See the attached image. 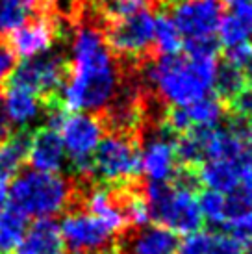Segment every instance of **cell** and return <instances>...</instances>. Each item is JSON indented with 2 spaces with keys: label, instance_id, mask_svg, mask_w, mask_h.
I'll list each match as a JSON object with an SVG mask.
<instances>
[{
  "label": "cell",
  "instance_id": "13",
  "mask_svg": "<svg viewBox=\"0 0 252 254\" xmlns=\"http://www.w3.org/2000/svg\"><path fill=\"white\" fill-rule=\"evenodd\" d=\"M224 104L217 95H206L184 108H171L165 113V125L173 135H182L189 130H211L221 125Z\"/></svg>",
  "mask_w": 252,
  "mask_h": 254
},
{
  "label": "cell",
  "instance_id": "43",
  "mask_svg": "<svg viewBox=\"0 0 252 254\" xmlns=\"http://www.w3.org/2000/svg\"><path fill=\"white\" fill-rule=\"evenodd\" d=\"M245 254H252V247H249V251H245Z\"/></svg>",
  "mask_w": 252,
  "mask_h": 254
},
{
  "label": "cell",
  "instance_id": "10",
  "mask_svg": "<svg viewBox=\"0 0 252 254\" xmlns=\"http://www.w3.org/2000/svg\"><path fill=\"white\" fill-rule=\"evenodd\" d=\"M65 249L74 254H98L110 247L113 234L85 210L69 212L60 223Z\"/></svg>",
  "mask_w": 252,
  "mask_h": 254
},
{
  "label": "cell",
  "instance_id": "4",
  "mask_svg": "<svg viewBox=\"0 0 252 254\" xmlns=\"http://www.w3.org/2000/svg\"><path fill=\"white\" fill-rule=\"evenodd\" d=\"M72 195L74 190L69 178L28 169L11 180L7 202L26 219H52L69 208Z\"/></svg>",
  "mask_w": 252,
  "mask_h": 254
},
{
  "label": "cell",
  "instance_id": "41",
  "mask_svg": "<svg viewBox=\"0 0 252 254\" xmlns=\"http://www.w3.org/2000/svg\"><path fill=\"white\" fill-rule=\"evenodd\" d=\"M98 254H125L123 253V251H121V249H104V251H100V253Z\"/></svg>",
  "mask_w": 252,
  "mask_h": 254
},
{
  "label": "cell",
  "instance_id": "9",
  "mask_svg": "<svg viewBox=\"0 0 252 254\" xmlns=\"http://www.w3.org/2000/svg\"><path fill=\"white\" fill-rule=\"evenodd\" d=\"M171 9V19L184 41L213 39L224 15L223 0H182Z\"/></svg>",
  "mask_w": 252,
  "mask_h": 254
},
{
  "label": "cell",
  "instance_id": "26",
  "mask_svg": "<svg viewBox=\"0 0 252 254\" xmlns=\"http://www.w3.org/2000/svg\"><path fill=\"white\" fill-rule=\"evenodd\" d=\"M123 195H117L125 213L126 225L133 226V228H141L147 226L150 223V210H148V202L145 193H141L137 190H132L130 186L123 188L121 191Z\"/></svg>",
  "mask_w": 252,
  "mask_h": 254
},
{
  "label": "cell",
  "instance_id": "17",
  "mask_svg": "<svg viewBox=\"0 0 252 254\" xmlns=\"http://www.w3.org/2000/svg\"><path fill=\"white\" fill-rule=\"evenodd\" d=\"M176 234L156 223H148L128 234L121 251L125 254H176Z\"/></svg>",
  "mask_w": 252,
  "mask_h": 254
},
{
  "label": "cell",
  "instance_id": "44",
  "mask_svg": "<svg viewBox=\"0 0 252 254\" xmlns=\"http://www.w3.org/2000/svg\"><path fill=\"white\" fill-rule=\"evenodd\" d=\"M84 2H85V0H84Z\"/></svg>",
  "mask_w": 252,
  "mask_h": 254
},
{
  "label": "cell",
  "instance_id": "36",
  "mask_svg": "<svg viewBox=\"0 0 252 254\" xmlns=\"http://www.w3.org/2000/svg\"><path fill=\"white\" fill-rule=\"evenodd\" d=\"M11 132V123L7 119V113H6V108H4V100L0 97V141H4L7 135Z\"/></svg>",
  "mask_w": 252,
  "mask_h": 254
},
{
  "label": "cell",
  "instance_id": "25",
  "mask_svg": "<svg viewBox=\"0 0 252 254\" xmlns=\"http://www.w3.org/2000/svg\"><path fill=\"white\" fill-rule=\"evenodd\" d=\"M26 217L13 208L0 212V254H13L26 232Z\"/></svg>",
  "mask_w": 252,
  "mask_h": 254
},
{
  "label": "cell",
  "instance_id": "32",
  "mask_svg": "<svg viewBox=\"0 0 252 254\" xmlns=\"http://www.w3.org/2000/svg\"><path fill=\"white\" fill-rule=\"evenodd\" d=\"M230 110L238 119H252V80H249L238 95H234L230 100Z\"/></svg>",
  "mask_w": 252,
  "mask_h": 254
},
{
  "label": "cell",
  "instance_id": "29",
  "mask_svg": "<svg viewBox=\"0 0 252 254\" xmlns=\"http://www.w3.org/2000/svg\"><path fill=\"white\" fill-rule=\"evenodd\" d=\"M85 2H91L93 6L97 7L98 13L110 22L113 19L147 9L154 0H85Z\"/></svg>",
  "mask_w": 252,
  "mask_h": 254
},
{
  "label": "cell",
  "instance_id": "20",
  "mask_svg": "<svg viewBox=\"0 0 252 254\" xmlns=\"http://www.w3.org/2000/svg\"><path fill=\"white\" fill-rule=\"evenodd\" d=\"M84 206L85 212L98 219L113 236L123 234L126 230L128 225H126L125 213L121 208L119 197H117V193L108 190L106 186L93 188L91 191H87V195L84 198Z\"/></svg>",
  "mask_w": 252,
  "mask_h": 254
},
{
  "label": "cell",
  "instance_id": "18",
  "mask_svg": "<svg viewBox=\"0 0 252 254\" xmlns=\"http://www.w3.org/2000/svg\"><path fill=\"white\" fill-rule=\"evenodd\" d=\"M2 100H4L7 119L15 128L26 130V128L34 127L35 123H39L45 115V104H43L41 97H37L35 93L19 87V85L9 84Z\"/></svg>",
  "mask_w": 252,
  "mask_h": 254
},
{
  "label": "cell",
  "instance_id": "21",
  "mask_svg": "<svg viewBox=\"0 0 252 254\" xmlns=\"http://www.w3.org/2000/svg\"><path fill=\"white\" fill-rule=\"evenodd\" d=\"M28 154V135L15 134L7 135L4 141H0V188L9 184L26 162Z\"/></svg>",
  "mask_w": 252,
  "mask_h": 254
},
{
  "label": "cell",
  "instance_id": "37",
  "mask_svg": "<svg viewBox=\"0 0 252 254\" xmlns=\"http://www.w3.org/2000/svg\"><path fill=\"white\" fill-rule=\"evenodd\" d=\"M245 143H247V148L251 150V156H249V165H251V169H252V119L245 128Z\"/></svg>",
  "mask_w": 252,
  "mask_h": 254
},
{
  "label": "cell",
  "instance_id": "35",
  "mask_svg": "<svg viewBox=\"0 0 252 254\" xmlns=\"http://www.w3.org/2000/svg\"><path fill=\"white\" fill-rule=\"evenodd\" d=\"M15 65H17V56L13 50L9 49V45L0 41V85H4L11 78Z\"/></svg>",
  "mask_w": 252,
  "mask_h": 254
},
{
  "label": "cell",
  "instance_id": "38",
  "mask_svg": "<svg viewBox=\"0 0 252 254\" xmlns=\"http://www.w3.org/2000/svg\"><path fill=\"white\" fill-rule=\"evenodd\" d=\"M7 208V193L4 188H0V212Z\"/></svg>",
  "mask_w": 252,
  "mask_h": 254
},
{
  "label": "cell",
  "instance_id": "23",
  "mask_svg": "<svg viewBox=\"0 0 252 254\" xmlns=\"http://www.w3.org/2000/svg\"><path fill=\"white\" fill-rule=\"evenodd\" d=\"M152 47H156L160 56H176L180 54V50H184V37L169 13H160L154 17Z\"/></svg>",
  "mask_w": 252,
  "mask_h": 254
},
{
  "label": "cell",
  "instance_id": "28",
  "mask_svg": "<svg viewBox=\"0 0 252 254\" xmlns=\"http://www.w3.org/2000/svg\"><path fill=\"white\" fill-rule=\"evenodd\" d=\"M249 82L247 74L238 67L224 64L217 67V74H215V82H213V91L217 93L221 100H230L234 95H238L239 89Z\"/></svg>",
  "mask_w": 252,
  "mask_h": 254
},
{
  "label": "cell",
  "instance_id": "6",
  "mask_svg": "<svg viewBox=\"0 0 252 254\" xmlns=\"http://www.w3.org/2000/svg\"><path fill=\"white\" fill-rule=\"evenodd\" d=\"M62 137L67 163L78 177H91L93 154L104 137V123L97 113H67L56 130Z\"/></svg>",
  "mask_w": 252,
  "mask_h": 254
},
{
  "label": "cell",
  "instance_id": "3",
  "mask_svg": "<svg viewBox=\"0 0 252 254\" xmlns=\"http://www.w3.org/2000/svg\"><path fill=\"white\" fill-rule=\"evenodd\" d=\"M193 184L195 171L188 169H178L173 182L148 184L145 197L150 210V221L176 236H188L200 230L204 221Z\"/></svg>",
  "mask_w": 252,
  "mask_h": 254
},
{
  "label": "cell",
  "instance_id": "15",
  "mask_svg": "<svg viewBox=\"0 0 252 254\" xmlns=\"http://www.w3.org/2000/svg\"><path fill=\"white\" fill-rule=\"evenodd\" d=\"M143 99L141 89L133 84L119 85V91L115 93L108 110V123L113 132L133 134L143 123Z\"/></svg>",
  "mask_w": 252,
  "mask_h": 254
},
{
  "label": "cell",
  "instance_id": "27",
  "mask_svg": "<svg viewBox=\"0 0 252 254\" xmlns=\"http://www.w3.org/2000/svg\"><path fill=\"white\" fill-rule=\"evenodd\" d=\"M198 208H200L202 221H206L208 225L224 226L226 217H228V200H226V195L211 190H204L198 195Z\"/></svg>",
  "mask_w": 252,
  "mask_h": 254
},
{
  "label": "cell",
  "instance_id": "1",
  "mask_svg": "<svg viewBox=\"0 0 252 254\" xmlns=\"http://www.w3.org/2000/svg\"><path fill=\"white\" fill-rule=\"evenodd\" d=\"M69 62L60 104L67 112H104L119 91L121 69L97 24L82 22L74 28Z\"/></svg>",
  "mask_w": 252,
  "mask_h": 254
},
{
  "label": "cell",
  "instance_id": "33",
  "mask_svg": "<svg viewBox=\"0 0 252 254\" xmlns=\"http://www.w3.org/2000/svg\"><path fill=\"white\" fill-rule=\"evenodd\" d=\"M224 64L238 67L247 74L249 69L252 67V41L224 50Z\"/></svg>",
  "mask_w": 252,
  "mask_h": 254
},
{
  "label": "cell",
  "instance_id": "8",
  "mask_svg": "<svg viewBox=\"0 0 252 254\" xmlns=\"http://www.w3.org/2000/svg\"><path fill=\"white\" fill-rule=\"evenodd\" d=\"M108 47L115 56L125 60H141L148 54L154 37V15L148 9H141L126 17L108 22L104 32Z\"/></svg>",
  "mask_w": 252,
  "mask_h": 254
},
{
  "label": "cell",
  "instance_id": "42",
  "mask_svg": "<svg viewBox=\"0 0 252 254\" xmlns=\"http://www.w3.org/2000/svg\"><path fill=\"white\" fill-rule=\"evenodd\" d=\"M247 78H252V67L249 69V72H247Z\"/></svg>",
  "mask_w": 252,
  "mask_h": 254
},
{
  "label": "cell",
  "instance_id": "19",
  "mask_svg": "<svg viewBox=\"0 0 252 254\" xmlns=\"http://www.w3.org/2000/svg\"><path fill=\"white\" fill-rule=\"evenodd\" d=\"M13 254H65L60 223L54 219H35L22 236Z\"/></svg>",
  "mask_w": 252,
  "mask_h": 254
},
{
  "label": "cell",
  "instance_id": "24",
  "mask_svg": "<svg viewBox=\"0 0 252 254\" xmlns=\"http://www.w3.org/2000/svg\"><path fill=\"white\" fill-rule=\"evenodd\" d=\"M215 37H217L219 45L224 47V50L249 43L252 41V22L243 19L241 15L234 13V11L223 15Z\"/></svg>",
  "mask_w": 252,
  "mask_h": 254
},
{
  "label": "cell",
  "instance_id": "2",
  "mask_svg": "<svg viewBox=\"0 0 252 254\" xmlns=\"http://www.w3.org/2000/svg\"><path fill=\"white\" fill-rule=\"evenodd\" d=\"M217 49V37L184 41V56H160L148 62L141 71V78L161 102L171 108L189 106L213 91L219 67Z\"/></svg>",
  "mask_w": 252,
  "mask_h": 254
},
{
  "label": "cell",
  "instance_id": "31",
  "mask_svg": "<svg viewBox=\"0 0 252 254\" xmlns=\"http://www.w3.org/2000/svg\"><path fill=\"white\" fill-rule=\"evenodd\" d=\"M211 232H204V230H196L188 236H184L182 241H178L176 254H208L210 247Z\"/></svg>",
  "mask_w": 252,
  "mask_h": 254
},
{
  "label": "cell",
  "instance_id": "14",
  "mask_svg": "<svg viewBox=\"0 0 252 254\" xmlns=\"http://www.w3.org/2000/svg\"><path fill=\"white\" fill-rule=\"evenodd\" d=\"M26 162L30 163V169L52 175H60L67 167V154L56 130L43 127L30 135Z\"/></svg>",
  "mask_w": 252,
  "mask_h": 254
},
{
  "label": "cell",
  "instance_id": "34",
  "mask_svg": "<svg viewBox=\"0 0 252 254\" xmlns=\"http://www.w3.org/2000/svg\"><path fill=\"white\" fill-rule=\"evenodd\" d=\"M247 249L236 241L228 234H213L211 232L210 247H208V254H245Z\"/></svg>",
  "mask_w": 252,
  "mask_h": 254
},
{
  "label": "cell",
  "instance_id": "16",
  "mask_svg": "<svg viewBox=\"0 0 252 254\" xmlns=\"http://www.w3.org/2000/svg\"><path fill=\"white\" fill-rule=\"evenodd\" d=\"M249 171V158L247 160H204L196 167L195 178L202 184L206 190L217 191L228 195Z\"/></svg>",
  "mask_w": 252,
  "mask_h": 254
},
{
  "label": "cell",
  "instance_id": "40",
  "mask_svg": "<svg viewBox=\"0 0 252 254\" xmlns=\"http://www.w3.org/2000/svg\"><path fill=\"white\" fill-rule=\"evenodd\" d=\"M226 4L230 7H236V6H239V4H245V2H251V0H224Z\"/></svg>",
  "mask_w": 252,
  "mask_h": 254
},
{
  "label": "cell",
  "instance_id": "7",
  "mask_svg": "<svg viewBox=\"0 0 252 254\" xmlns=\"http://www.w3.org/2000/svg\"><path fill=\"white\" fill-rule=\"evenodd\" d=\"M67 78V60L62 52L49 50L41 56L26 58L15 65L11 72V85H19L37 97L54 99Z\"/></svg>",
  "mask_w": 252,
  "mask_h": 254
},
{
  "label": "cell",
  "instance_id": "12",
  "mask_svg": "<svg viewBox=\"0 0 252 254\" xmlns=\"http://www.w3.org/2000/svg\"><path fill=\"white\" fill-rule=\"evenodd\" d=\"M65 22H60L52 19L47 11L41 15H35L30 21H26L22 26L9 34V49L13 50L17 58H35L45 52L52 50L56 43L62 26Z\"/></svg>",
  "mask_w": 252,
  "mask_h": 254
},
{
  "label": "cell",
  "instance_id": "5",
  "mask_svg": "<svg viewBox=\"0 0 252 254\" xmlns=\"http://www.w3.org/2000/svg\"><path fill=\"white\" fill-rule=\"evenodd\" d=\"M141 175L139 141L133 134H106L93 154L91 177L106 186L126 188Z\"/></svg>",
  "mask_w": 252,
  "mask_h": 254
},
{
  "label": "cell",
  "instance_id": "39",
  "mask_svg": "<svg viewBox=\"0 0 252 254\" xmlns=\"http://www.w3.org/2000/svg\"><path fill=\"white\" fill-rule=\"evenodd\" d=\"M160 2H161V6L173 7V6H176V4H180L182 0H160Z\"/></svg>",
  "mask_w": 252,
  "mask_h": 254
},
{
  "label": "cell",
  "instance_id": "11",
  "mask_svg": "<svg viewBox=\"0 0 252 254\" xmlns=\"http://www.w3.org/2000/svg\"><path fill=\"white\" fill-rule=\"evenodd\" d=\"M139 167L148 184L173 182L178 175L180 167L176 160L175 137L165 127L147 137L143 147H139Z\"/></svg>",
  "mask_w": 252,
  "mask_h": 254
},
{
  "label": "cell",
  "instance_id": "22",
  "mask_svg": "<svg viewBox=\"0 0 252 254\" xmlns=\"http://www.w3.org/2000/svg\"><path fill=\"white\" fill-rule=\"evenodd\" d=\"M43 11V0H0V34L9 36Z\"/></svg>",
  "mask_w": 252,
  "mask_h": 254
},
{
  "label": "cell",
  "instance_id": "30",
  "mask_svg": "<svg viewBox=\"0 0 252 254\" xmlns=\"http://www.w3.org/2000/svg\"><path fill=\"white\" fill-rule=\"evenodd\" d=\"M223 228L245 249L252 247V210H239V212L228 213V219Z\"/></svg>",
  "mask_w": 252,
  "mask_h": 254
}]
</instances>
